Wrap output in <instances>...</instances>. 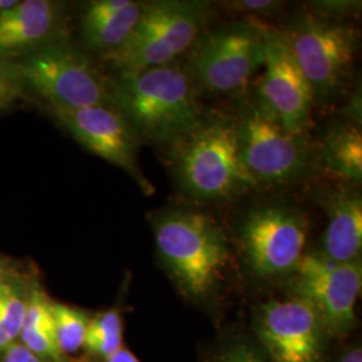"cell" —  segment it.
Listing matches in <instances>:
<instances>
[{
	"label": "cell",
	"instance_id": "cell-7",
	"mask_svg": "<svg viewBox=\"0 0 362 362\" xmlns=\"http://www.w3.org/2000/svg\"><path fill=\"white\" fill-rule=\"evenodd\" d=\"M236 130L239 157L258 185L291 182L308 168L310 148L306 134L285 129L258 105L245 106Z\"/></svg>",
	"mask_w": 362,
	"mask_h": 362
},
{
	"label": "cell",
	"instance_id": "cell-13",
	"mask_svg": "<svg viewBox=\"0 0 362 362\" xmlns=\"http://www.w3.org/2000/svg\"><path fill=\"white\" fill-rule=\"evenodd\" d=\"M61 19V6L55 1H18L0 13V58L57 40L54 35Z\"/></svg>",
	"mask_w": 362,
	"mask_h": 362
},
{
	"label": "cell",
	"instance_id": "cell-17",
	"mask_svg": "<svg viewBox=\"0 0 362 362\" xmlns=\"http://www.w3.org/2000/svg\"><path fill=\"white\" fill-rule=\"evenodd\" d=\"M21 344L39 358L52 362H65L59 349L52 314V300L38 288L27 296L25 322L19 334Z\"/></svg>",
	"mask_w": 362,
	"mask_h": 362
},
{
	"label": "cell",
	"instance_id": "cell-10",
	"mask_svg": "<svg viewBox=\"0 0 362 362\" xmlns=\"http://www.w3.org/2000/svg\"><path fill=\"white\" fill-rule=\"evenodd\" d=\"M314 103L310 83L297 65L282 33L267 26L266 59L255 104L288 132L306 134Z\"/></svg>",
	"mask_w": 362,
	"mask_h": 362
},
{
	"label": "cell",
	"instance_id": "cell-29",
	"mask_svg": "<svg viewBox=\"0 0 362 362\" xmlns=\"http://www.w3.org/2000/svg\"><path fill=\"white\" fill-rule=\"evenodd\" d=\"M339 362H362V351L360 348H354L342 356Z\"/></svg>",
	"mask_w": 362,
	"mask_h": 362
},
{
	"label": "cell",
	"instance_id": "cell-3",
	"mask_svg": "<svg viewBox=\"0 0 362 362\" xmlns=\"http://www.w3.org/2000/svg\"><path fill=\"white\" fill-rule=\"evenodd\" d=\"M153 224L157 251L172 278L187 296L207 297L230 259L219 224L206 214L182 209L160 214Z\"/></svg>",
	"mask_w": 362,
	"mask_h": 362
},
{
	"label": "cell",
	"instance_id": "cell-24",
	"mask_svg": "<svg viewBox=\"0 0 362 362\" xmlns=\"http://www.w3.org/2000/svg\"><path fill=\"white\" fill-rule=\"evenodd\" d=\"M226 7L236 13L246 15H258V13H272L281 7V1L274 0H240V1H227Z\"/></svg>",
	"mask_w": 362,
	"mask_h": 362
},
{
	"label": "cell",
	"instance_id": "cell-18",
	"mask_svg": "<svg viewBox=\"0 0 362 362\" xmlns=\"http://www.w3.org/2000/svg\"><path fill=\"white\" fill-rule=\"evenodd\" d=\"M144 6L145 3L130 0L129 4L119 13L97 22L82 23L81 30L85 43L91 50L101 52L104 58L116 52L137 26L143 15Z\"/></svg>",
	"mask_w": 362,
	"mask_h": 362
},
{
	"label": "cell",
	"instance_id": "cell-4",
	"mask_svg": "<svg viewBox=\"0 0 362 362\" xmlns=\"http://www.w3.org/2000/svg\"><path fill=\"white\" fill-rule=\"evenodd\" d=\"M266 30L251 16L197 39L187 70L194 85L219 94L243 89L264 65Z\"/></svg>",
	"mask_w": 362,
	"mask_h": 362
},
{
	"label": "cell",
	"instance_id": "cell-9",
	"mask_svg": "<svg viewBox=\"0 0 362 362\" xmlns=\"http://www.w3.org/2000/svg\"><path fill=\"white\" fill-rule=\"evenodd\" d=\"M296 297L306 299L325 330L345 334L356 322V303L362 286L360 259L336 263L321 252L305 254L296 270Z\"/></svg>",
	"mask_w": 362,
	"mask_h": 362
},
{
	"label": "cell",
	"instance_id": "cell-11",
	"mask_svg": "<svg viewBox=\"0 0 362 362\" xmlns=\"http://www.w3.org/2000/svg\"><path fill=\"white\" fill-rule=\"evenodd\" d=\"M257 333L272 362H321L324 326L303 298L269 300L257 315Z\"/></svg>",
	"mask_w": 362,
	"mask_h": 362
},
{
	"label": "cell",
	"instance_id": "cell-28",
	"mask_svg": "<svg viewBox=\"0 0 362 362\" xmlns=\"http://www.w3.org/2000/svg\"><path fill=\"white\" fill-rule=\"evenodd\" d=\"M15 342L13 337L10 336V333L3 327V325L0 324V356L4 354V351L8 349Z\"/></svg>",
	"mask_w": 362,
	"mask_h": 362
},
{
	"label": "cell",
	"instance_id": "cell-26",
	"mask_svg": "<svg viewBox=\"0 0 362 362\" xmlns=\"http://www.w3.org/2000/svg\"><path fill=\"white\" fill-rule=\"evenodd\" d=\"M216 362H266L257 351L246 346H236L223 353Z\"/></svg>",
	"mask_w": 362,
	"mask_h": 362
},
{
	"label": "cell",
	"instance_id": "cell-20",
	"mask_svg": "<svg viewBox=\"0 0 362 362\" xmlns=\"http://www.w3.org/2000/svg\"><path fill=\"white\" fill-rule=\"evenodd\" d=\"M52 314L59 349L64 356L76 353L83 346L90 318L85 311L54 300Z\"/></svg>",
	"mask_w": 362,
	"mask_h": 362
},
{
	"label": "cell",
	"instance_id": "cell-22",
	"mask_svg": "<svg viewBox=\"0 0 362 362\" xmlns=\"http://www.w3.org/2000/svg\"><path fill=\"white\" fill-rule=\"evenodd\" d=\"M23 86L18 64L0 58V112L8 109L22 95Z\"/></svg>",
	"mask_w": 362,
	"mask_h": 362
},
{
	"label": "cell",
	"instance_id": "cell-15",
	"mask_svg": "<svg viewBox=\"0 0 362 362\" xmlns=\"http://www.w3.org/2000/svg\"><path fill=\"white\" fill-rule=\"evenodd\" d=\"M327 227L322 255L336 263L360 258L362 246V199L354 191H341L327 197Z\"/></svg>",
	"mask_w": 362,
	"mask_h": 362
},
{
	"label": "cell",
	"instance_id": "cell-25",
	"mask_svg": "<svg viewBox=\"0 0 362 362\" xmlns=\"http://www.w3.org/2000/svg\"><path fill=\"white\" fill-rule=\"evenodd\" d=\"M1 362H43L37 354L27 349L21 342H13L8 349L1 356Z\"/></svg>",
	"mask_w": 362,
	"mask_h": 362
},
{
	"label": "cell",
	"instance_id": "cell-12",
	"mask_svg": "<svg viewBox=\"0 0 362 362\" xmlns=\"http://www.w3.org/2000/svg\"><path fill=\"white\" fill-rule=\"evenodd\" d=\"M54 116L78 143L107 163L122 168L140 184L144 192H153V185L144 177L137 165V136L127 119L110 106L52 107Z\"/></svg>",
	"mask_w": 362,
	"mask_h": 362
},
{
	"label": "cell",
	"instance_id": "cell-31",
	"mask_svg": "<svg viewBox=\"0 0 362 362\" xmlns=\"http://www.w3.org/2000/svg\"><path fill=\"white\" fill-rule=\"evenodd\" d=\"M3 282V269H1V266H0V284Z\"/></svg>",
	"mask_w": 362,
	"mask_h": 362
},
{
	"label": "cell",
	"instance_id": "cell-19",
	"mask_svg": "<svg viewBox=\"0 0 362 362\" xmlns=\"http://www.w3.org/2000/svg\"><path fill=\"white\" fill-rule=\"evenodd\" d=\"M82 348L104 360L122 348V321L118 310L104 311L89 320Z\"/></svg>",
	"mask_w": 362,
	"mask_h": 362
},
{
	"label": "cell",
	"instance_id": "cell-21",
	"mask_svg": "<svg viewBox=\"0 0 362 362\" xmlns=\"http://www.w3.org/2000/svg\"><path fill=\"white\" fill-rule=\"evenodd\" d=\"M27 297L11 282L0 284V324L16 341L26 315Z\"/></svg>",
	"mask_w": 362,
	"mask_h": 362
},
{
	"label": "cell",
	"instance_id": "cell-5",
	"mask_svg": "<svg viewBox=\"0 0 362 362\" xmlns=\"http://www.w3.org/2000/svg\"><path fill=\"white\" fill-rule=\"evenodd\" d=\"M281 33L315 101L336 95L354 65L358 31L321 15L300 13Z\"/></svg>",
	"mask_w": 362,
	"mask_h": 362
},
{
	"label": "cell",
	"instance_id": "cell-16",
	"mask_svg": "<svg viewBox=\"0 0 362 362\" xmlns=\"http://www.w3.org/2000/svg\"><path fill=\"white\" fill-rule=\"evenodd\" d=\"M317 164L330 176L360 184L362 179L360 124L345 121L326 130L317 151Z\"/></svg>",
	"mask_w": 362,
	"mask_h": 362
},
{
	"label": "cell",
	"instance_id": "cell-1",
	"mask_svg": "<svg viewBox=\"0 0 362 362\" xmlns=\"http://www.w3.org/2000/svg\"><path fill=\"white\" fill-rule=\"evenodd\" d=\"M110 103L136 136L151 143H175L203 117L192 79L172 62L136 74H119L110 88Z\"/></svg>",
	"mask_w": 362,
	"mask_h": 362
},
{
	"label": "cell",
	"instance_id": "cell-23",
	"mask_svg": "<svg viewBox=\"0 0 362 362\" xmlns=\"http://www.w3.org/2000/svg\"><path fill=\"white\" fill-rule=\"evenodd\" d=\"M130 0H94L88 3L85 13L82 16V23L97 22L105 18H109L115 13L124 10Z\"/></svg>",
	"mask_w": 362,
	"mask_h": 362
},
{
	"label": "cell",
	"instance_id": "cell-27",
	"mask_svg": "<svg viewBox=\"0 0 362 362\" xmlns=\"http://www.w3.org/2000/svg\"><path fill=\"white\" fill-rule=\"evenodd\" d=\"M105 362H140V360L133 353H130L129 350L121 348L113 356L106 358Z\"/></svg>",
	"mask_w": 362,
	"mask_h": 362
},
{
	"label": "cell",
	"instance_id": "cell-6",
	"mask_svg": "<svg viewBox=\"0 0 362 362\" xmlns=\"http://www.w3.org/2000/svg\"><path fill=\"white\" fill-rule=\"evenodd\" d=\"M21 76L52 107L109 106L110 88L89 58L57 39L18 64Z\"/></svg>",
	"mask_w": 362,
	"mask_h": 362
},
{
	"label": "cell",
	"instance_id": "cell-30",
	"mask_svg": "<svg viewBox=\"0 0 362 362\" xmlns=\"http://www.w3.org/2000/svg\"><path fill=\"white\" fill-rule=\"evenodd\" d=\"M18 3V0H0V13L8 11Z\"/></svg>",
	"mask_w": 362,
	"mask_h": 362
},
{
	"label": "cell",
	"instance_id": "cell-8",
	"mask_svg": "<svg viewBox=\"0 0 362 362\" xmlns=\"http://www.w3.org/2000/svg\"><path fill=\"white\" fill-rule=\"evenodd\" d=\"M239 233L251 272L259 278H275L297 270L309 223L296 208L264 206L247 212Z\"/></svg>",
	"mask_w": 362,
	"mask_h": 362
},
{
	"label": "cell",
	"instance_id": "cell-14",
	"mask_svg": "<svg viewBox=\"0 0 362 362\" xmlns=\"http://www.w3.org/2000/svg\"><path fill=\"white\" fill-rule=\"evenodd\" d=\"M207 3L163 0L145 3L136 28L161 39L175 55L192 47L207 19Z\"/></svg>",
	"mask_w": 362,
	"mask_h": 362
},
{
	"label": "cell",
	"instance_id": "cell-2",
	"mask_svg": "<svg viewBox=\"0 0 362 362\" xmlns=\"http://www.w3.org/2000/svg\"><path fill=\"white\" fill-rule=\"evenodd\" d=\"M170 145L180 188L194 200L228 202L259 187L239 157L236 119L231 117L203 116Z\"/></svg>",
	"mask_w": 362,
	"mask_h": 362
}]
</instances>
